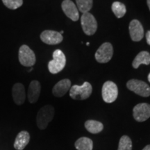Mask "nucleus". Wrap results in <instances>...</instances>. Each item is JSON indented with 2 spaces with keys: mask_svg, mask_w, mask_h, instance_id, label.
I'll list each match as a JSON object with an SVG mask.
<instances>
[{
  "mask_svg": "<svg viewBox=\"0 0 150 150\" xmlns=\"http://www.w3.org/2000/svg\"><path fill=\"white\" fill-rule=\"evenodd\" d=\"M147 6L149 7V11H150V0H147Z\"/></svg>",
  "mask_w": 150,
  "mask_h": 150,
  "instance_id": "nucleus-26",
  "label": "nucleus"
},
{
  "mask_svg": "<svg viewBox=\"0 0 150 150\" xmlns=\"http://www.w3.org/2000/svg\"><path fill=\"white\" fill-rule=\"evenodd\" d=\"M12 96L14 102L17 105H22L25 102L26 93L23 84L20 83H15L12 88Z\"/></svg>",
  "mask_w": 150,
  "mask_h": 150,
  "instance_id": "nucleus-13",
  "label": "nucleus"
},
{
  "mask_svg": "<svg viewBox=\"0 0 150 150\" xmlns=\"http://www.w3.org/2000/svg\"><path fill=\"white\" fill-rule=\"evenodd\" d=\"M111 8L113 13L117 18H122L127 12L125 5L122 3L119 2V1H115V2L112 3Z\"/></svg>",
  "mask_w": 150,
  "mask_h": 150,
  "instance_id": "nucleus-20",
  "label": "nucleus"
},
{
  "mask_svg": "<svg viewBox=\"0 0 150 150\" xmlns=\"http://www.w3.org/2000/svg\"><path fill=\"white\" fill-rule=\"evenodd\" d=\"M146 40H147V44L150 45V31H148L146 33Z\"/></svg>",
  "mask_w": 150,
  "mask_h": 150,
  "instance_id": "nucleus-24",
  "label": "nucleus"
},
{
  "mask_svg": "<svg viewBox=\"0 0 150 150\" xmlns=\"http://www.w3.org/2000/svg\"><path fill=\"white\" fill-rule=\"evenodd\" d=\"M127 87L131 91H133L141 97H147L150 96V87L147 83L138 79H131L127 83Z\"/></svg>",
  "mask_w": 150,
  "mask_h": 150,
  "instance_id": "nucleus-5",
  "label": "nucleus"
},
{
  "mask_svg": "<svg viewBox=\"0 0 150 150\" xmlns=\"http://www.w3.org/2000/svg\"><path fill=\"white\" fill-rule=\"evenodd\" d=\"M66 64V58L61 50H56L53 53V59L48 63V69L52 74H57L63 70Z\"/></svg>",
  "mask_w": 150,
  "mask_h": 150,
  "instance_id": "nucleus-3",
  "label": "nucleus"
},
{
  "mask_svg": "<svg viewBox=\"0 0 150 150\" xmlns=\"http://www.w3.org/2000/svg\"><path fill=\"white\" fill-rule=\"evenodd\" d=\"M74 146L77 150H93V142L91 138L81 137L76 140Z\"/></svg>",
  "mask_w": 150,
  "mask_h": 150,
  "instance_id": "nucleus-18",
  "label": "nucleus"
},
{
  "mask_svg": "<svg viewBox=\"0 0 150 150\" xmlns=\"http://www.w3.org/2000/svg\"><path fill=\"white\" fill-rule=\"evenodd\" d=\"M76 6L79 9L80 12L85 13L89 12L93 7V0H76Z\"/></svg>",
  "mask_w": 150,
  "mask_h": 150,
  "instance_id": "nucleus-21",
  "label": "nucleus"
},
{
  "mask_svg": "<svg viewBox=\"0 0 150 150\" xmlns=\"http://www.w3.org/2000/svg\"><path fill=\"white\" fill-rule=\"evenodd\" d=\"M102 98L105 102L112 103L117 99L118 95L117 86L114 82L108 81L104 83L102 87Z\"/></svg>",
  "mask_w": 150,
  "mask_h": 150,
  "instance_id": "nucleus-7",
  "label": "nucleus"
},
{
  "mask_svg": "<svg viewBox=\"0 0 150 150\" xmlns=\"http://www.w3.org/2000/svg\"><path fill=\"white\" fill-rule=\"evenodd\" d=\"M150 63V54L146 51L140 52L137 55L132 63L133 67L135 69L138 68L141 64L149 65Z\"/></svg>",
  "mask_w": 150,
  "mask_h": 150,
  "instance_id": "nucleus-17",
  "label": "nucleus"
},
{
  "mask_svg": "<svg viewBox=\"0 0 150 150\" xmlns=\"http://www.w3.org/2000/svg\"><path fill=\"white\" fill-rule=\"evenodd\" d=\"M40 40L47 45H54L59 44L60 42H61L63 40V37L58 31L45 30L41 33Z\"/></svg>",
  "mask_w": 150,
  "mask_h": 150,
  "instance_id": "nucleus-10",
  "label": "nucleus"
},
{
  "mask_svg": "<svg viewBox=\"0 0 150 150\" xmlns=\"http://www.w3.org/2000/svg\"><path fill=\"white\" fill-rule=\"evenodd\" d=\"M71 88V81L70 79H64L59 81L52 89V93L56 97L64 96Z\"/></svg>",
  "mask_w": 150,
  "mask_h": 150,
  "instance_id": "nucleus-14",
  "label": "nucleus"
},
{
  "mask_svg": "<svg viewBox=\"0 0 150 150\" xmlns=\"http://www.w3.org/2000/svg\"><path fill=\"white\" fill-rule=\"evenodd\" d=\"M4 4L11 10H16L23 4V0H2Z\"/></svg>",
  "mask_w": 150,
  "mask_h": 150,
  "instance_id": "nucleus-23",
  "label": "nucleus"
},
{
  "mask_svg": "<svg viewBox=\"0 0 150 150\" xmlns=\"http://www.w3.org/2000/svg\"><path fill=\"white\" fill-rule=\"evenodd\" d=\"M30 140V135L27 131H22L16 136L14 142V147L17 150H23Z\"/></svg>",
  "mask_w": 150,
  "mask_h": 150,
  "instance_id": "nucleus-16",
  "label": "nucleus"
},
{
  "mask_svg": "<svg viewBox=\"0 0 150 150\" xmlns=\"http://www.w3.org/2000/svg\"><path fill=\"white\" fill-rule=\"evenodd\" d=\"M90 45V43H89L88 42L87 43H86V45H87V46H88V45Z\"/></svg>",
  "mask_w": 150,
  "mask_h": 150,
  "instance_id": "nucleus-29",
  "label": "nucleus"
},
{
  "mask_svg": "<svg viewBox=\"0 0 150 150\" xmlns=\"http://www.w3.org/2000/svg\"><path fill=\"white\" fill-rule=\"evenodd\" d=\"M142 150H150V145H148L146 146L145 147H144V149Z\"/></svg>",
  "mask_w": 150,
  "mask_h": 150,
  "instance_id": "nucleus-25",
  "label": "nucleus"
},
{
  "mask_svg": "<svg viewBox=\"0 0 150 150\" xmlns=\"http://www.w3.org/2000/svg\"><path fill=\"white\" fill-rule=\"evenodd\" d=\"M93 87L89 82H84L82 86L74 85L70 89V96L76 100H84L91 96Z\"/></svg>",
  "mask_w": 150,
  "mask_h": 150,
  "instance_id": "nucleus-2",
  "label": "nucleus"
},
{
  "mask_svg": "<svg viewBox=\"0 0 150 150\" xmlns=\"http://www.w3.org/2000/svg\"><path fill=\"white\" fill-rule=\"evenodd\" d=\"M133 116L137 122H145L150 117V105L147 103H140L134 106Z\"/></svg>",
  "mask_w": 150,
  "mask_h": 150,
  "instance_id": "nucleus-9",
  "label": "nucleus"
},
{
  "mask_svg": "<svg viewBox=\"0 0 150 150\" xmlns=\"http://www.w3.org/2000/svg\"><path fill=\"white\" fill-rule=\"evenodd\" d=\"M41 91L40 83L38 81H32L29 84L28 89V99L31 104H34L38 100Z\"/></svg>",
  "mask_w": 150,
  "mask_h": 150,
  "instance_id": "nucleus-15",
  "label": "nucleus"
},
{
  "mask_svg": "<svg viewBox=\"0 0 150 150\" xmlns=\"http://www.w3.org/2000/svg\"><path fill=\"white\" fill-rule=\"evenodd\" d=\"M148 81L150 82V73L149 74V75H148Z\"/></svg>",
  "mask_w": 150,
  "mask_h": 150,
  "instance_id": "nucleus-27",
  "label": "nucleus"
},
{
  "mask_svg": "<svg viewBox=\"0 0 150 150\" xmlns=\"http://www.w3.org/2000/svg\"><path fill=\"white\" fill-rule=\"evenodd\" d=\"M18 59L20 64L24 67H33L36 61L34 52L26 45H23L19 49Z\"/></svg>",
  "mask_w": 150,
  "mask_h": 150,
  "instance_id": "nucleus-4",
  "label": "nucleus"
},
{
  "mask_svg": "<svg viewBox=\"0 0 150 150\" xmlns=\"http://www.w3.org/2000/svg\"><path fill=\"white\" fill-rule=\"evenodd\" d=\"M54 108L51 105H45L38 110L37 113V126L40 129H45L49 123L53 119Z\"/></svg>",
  "mask_w": 150,
  "mask_h": 150,
  "instance_id": "nucleus-1",
  "label": "nucleus"
},
{
  "mask_svg": "<svg viewBox=\"0 0 150 150\" xmlns=\"http://www.w3.org/2000/svg\"><path fill=\"white\" fill-rule=\"evenodd\" d=\"M129 34L134 42L140 41L144 37V29L141 23L137 20H133L129 26Z\"/></svg>",
  "mask_w": 150,
  "mask_h": 150,
  "instance_id": "nucleus-11",
  "label": "nucleus"
},
{
  "mask_svg": "<svg viewBox=\"0 0 150 150\" xmlns=\"http://www.w3.org/2000/svg\"><path fill=\"white\" fill-rule=\"evenodd\" d=\"M82 29L88 35L95 34L97 29V22L96 19L89 12L85 13L81 18Z\"/></svg>",
  "mask_w": 150,
  "mask_h": 150,
  "instance_id": "nucleus-6",
  "label": "nucleus"
},
{
  "mask_svg": "<svg viewBox=\"0 0 150 150\" xmlns=\"http://www.w3.org/2000/svg\"><path fill=\"white\" fill-rule=\"evenodd\" d=\"M113 55V48L110 42H104L99 47L95 53V59L101 63H106L110 61Z\"/></svg>",
  "mask_w": 150,
  "mask_h": 150,
  "instance_id": "nucleus-8",
  "label": "nucleus"
},
{
  "mask_svg": "<svg viewBox=\"0 0 150 150\" xmlns=\"http://www.w3.org/2000/svg\"><path fill=\"white\" fill-rule=\"evenodd\" d=\"M85 127L91 134H99L104 129V125L99 121L90 120L85 122Z\"/></svg>",
  "mask_w": 150,
  "mask_h": 150,
  "instance_id": "nucleus-19",
  "label": "nucleus"
},
{
  "mask_svg": "<svg viewBox=\"0 0 150 150\" xmlns=\"http://www.w3.org/2000/svg\"><path fill=\"white\" fill-rule=\"evenodd\" d=\"M117 150H132V142L129 136H123L121 137Z\"/></svg>",
  "mask_w": 150,
  "mask_h": 150,
  "instance_id": "nucleus-22",
  "label": "nucleus"
},
{
  "mask_svg": "<svg viewBox=\"0 0 150 150\" xmlns=\"http://www.w3.org/2000/svg\"><path fill=\"white\" fill-rule=\"evenodd\" d=\"M61 8L67 18L72 21L76 22L79 20V11L76 6L71 0H64L61 4Z\"/></svg>",
  "mask_w": 150,
  "mask_h": 150,
  "instance_id": "nucleus-12",
  "label": "nucleus"
},
{
  "mask_svg": "<svg viewBox=\"0 0 150 150\" xmlns=\"http://www.w3.org/2000/svg\"><path fill=\"white\" fill-rule=\"evenodd\" d=\"M32 70H33V67H31V69H30V70L29 71V72H31V71H32Z\"/></svg>",
  "mask_w": 150,
  "mask_h": 150,
  "instance_id": "nucleus-28",
  "label": "nucleus"
}]
</instances>
